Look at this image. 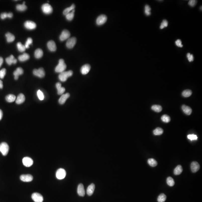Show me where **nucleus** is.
<instances>
[{
    "label": "nucleus",
    "instance_id": "obj_43",
    "mask_svg": "<svg viewBox=\"0 0 202 202\" xmlns=\"http://www.w3.org/2000/svg\"><path fill=\"white\" fill-rule=\"evenodd\" d=\"M168 26V22L166 20H164L162 22L160 26V29H161L167 27Z\"/></svg>",
    "mask_w": 202,
    "mask_h": 202
},
{
    "label": "nucleus",
    "instance_id": "obj_35",
    "mask_svg": "<svg viewBox=\"0 0 202 202\" xmlns=\"http://www.w3.org/2000/svg\"><path fill=\"white\" fill-rule=\"evenodd\" d=\"M152 109L157 112H160L162 110V107L159 105H154L152 106Z\"/></svg>",
    "mask_w": 202,
    "mask_h": 202
},
{
    "label": "nucleus",
    "instance_id": "obj_54",
    "mask_svg": "<svg viewBox=\"0 0 202 202\" xmlns=\"http://www.w3.org/2000/svg\"><path fill=\"white\" fill-rule=\"evenodd\" d=\"M200 10H202V6H201V7H200Z\"/></svg>",
    "mask_w": 202,
    "mask_h": 202
},
{
    "label": "nucleus",
    "instance_id": "obj_25",
    "mask_svg": "<svg viewBox=\"0 0 202 202\" xmlns=\"http://www.w3.org/2000/svg\"><path fill=\"white\" fill-rule=\"evenodd\" d=\"M7 41L8 42L10 43L13 42L15 39V37L12 33L8 32L5 35Z\"/></svg>",
    "mask_w": 202,
    "mask_h": 202
},
{
    "label": "nucleus",
    "instance_id": "obj_45",
    "mask_svg": "<svg viewBox=\"0 0 202 202\" xmlns=\"http://www.w3.org/2000/svg\"><path fill=\"white\" fill-rule=\"evenodd\" d=\"M33 42V40L31 38H29L27 39L25 44V46L26 49L29 48V45L32 44Z\"/></svg>",
    "mask_w": 202,
    "mask_h": 202
},
{
    "label": "nucleus",
    "instance_id": "obj_40",
    "mask_svg": "<svg viewBox=\"0 0 202 202\" xmlns=\"http://www.w3.org/2000/svg\"><path fill=\"white\" fill-rule=\"evenodd\" d=\"M162 121L164 122H169L171 121V118L169 116L167 115H162L161 117Z\"/></svg>",
    "mask_w": 202,
    "mask_h": 202
},
{
    "label": "nucleus",
    "instance_id": "obj_17",
    "mask_svg": "<svg viewBox=\"0 0 202 202\" xmlns=\"http://www.w3.org/2000/svg\"><path fill=\"white\" fill-rule=\"evenodd\" d=\"M77 192L78 195L81 196H84L85 195V190L84 185L82 184H80L78 187Z\"/></svg>",
    "mask_w": 202,
    "mask_h": 202
},
{
    "label": "nucleus",
    "instance_id": "obj_52",
    "mask_svg": "<svg viewBox=\"0 0 202 202\" xmlns=\"http://www.w3.org/2000/svg\"><path fill=\"white\" fill-rule=\"evenodd\" d=\"M3 116V112L0 109V121L1 120Z\"/></svg>",
    "mask_w": 202,
    "mask_h": 202
},
{
    "label": "nucleus",
    "instance_id": "obj_29",
    "mask_svg": "<svg viewBox=\"0 0 202 202\" xmlns=\"http://www.w3.org/2000/svg\"><path fill=\"white\" fill-rule=\"evenodd\" d=\"M5 99L9 103H12L14 102L16 99V96L13 94H9L5 97Z\"/></svg>",
    "mask_w": 202,
    "mask_h": 202
},
{
    "label": "nucleus",
    "instance_id": "obj_31",
    "mask_svg": "<svg viewBox=\"0 0 202 202\" xmlns=\"http://www.w3.org/2000/svg\"><path fill=\"white\" fill-rule=\"evenodd\" d=\"M75 8V5L74 4H72L71 7L67 8L64 10L63 12V14L65 16H66L68 14L70 13L71 11H72L73 10H74Z\"/></svg>",
    "mask_w": 202,
    "mask_h": 202
},
{
    "label": "nucleus",
    "instance_id": "obj_30",
    "mask_svg": "<svg viewBox=\"0 0 202 202\" xmlns=\"http://www.w3.org/2000/svg\"><path fill=\"white\" fill-rule=\"evenodd\" d=\"M13 16V15L12 13H2L1 14V18L2 19L4 20L7 18H12Z\"/></svg>",
    "mask_w": 202,
    "mask_h": 202
},
{
    "label": "nucleus",
    "instance_id": "obj_14",
    "mask_svg": "<svg viewBox=\"0 0 202 202\" xmlns=\"http://www.w3.org/2000/svg\"><path fill=\"white\" fill-rule=\"evenodd\" d=\"M191 171L193 173H196L199 170L200 165L196 161H193L192 162L190 165Z\"/></svg>",
    "mask_w": 202,
    "mask_h": 202
},
{
    "label": "nucleus",
    "instance_id": "obj_9",
    "mask_svg": "<svg viewBox=\"0 0 202 202\" xmlns=\"http://www.w3.org/2000/svg\"><path fill=\"white\" fill-rule=\"evenodd\" d=\"M23 164L25 167H30L33 164V161L32 159L29 157H25L22 160Z\"/></svg>",
    "mask_w": 202,
    "mask_h": 202
},
{
    "label": "nucleus",
    "instance_id": "obj_12",
    "mask_svg": "<svg viewBox=\"0 0 202 202\" xmlns=\"http://www.w3.org/2000/svg\"><path fill=\"white\" fill-rule=\"evenodd\" d=\"M107 20V17L104 15H101L99 16L97 19V24L99 26L103 25L106 23Z\"/></svg>",
    "mask_w": 202,
    "mask_h": 202
},
{
    "label": "nucleus",
    "instance_id": "obj_24",
    "mask_svg": "<svg viewBox=\"0 0 202 202\" xmlns=\"http://www.w3.org/2000/svg\"><path fill=\"white\" fill-rule=\"evenodd\" d=\"M25 100V96L23 94H20L17 97L16 100V103L17 104H20L23 103Z\"/></svg>",
    "mask_w": 202,
    "mask_h": 202
},
{
    "label": "nucleus",
    "instance_id": "obj_49",
    "mask_svg": "<svg viewBox=\"0 0 202 202\" xmlns=\"http://www.w3.org/2000/svg\"><path fill=\"white\" fill-rule=\"evenodd\" d=\"M187 59L188 61L190 62L193 61L194 60V57H193V55L192 54H191L190 53H188L187 54Z\"/></svg>",
    "mask_w": 202,
    "mask_h": 202
},
{
    "label": "nucleus",
    "instance_id": "obj_22",
    "mask_svg": "<svg viewBox=\"0 0 202 202\" xmlns=\"http://www.w3.org/2000/svg\"><path fill=\"white\" fill-rule=\"evenodd\" d=\"M95 186L94 184L92 183L89 185L87 189V193L88 195L91 196L93 195L95 190Z\"/></svg>",
    "mask_w": 202,
    "mask_h": 202
},
{
    "label": "nucleus",
    "instance_id": "obj_46",
    "mask_svg": "<svg viewBox=\"0 0 202 202\" xmlns=\"http://www.w3.org/2000/svg\"><path fill=\"white\" fill-rule=\"evenodd\" d=\"M6 74V69L5 68L2 69L0 71V78L3 79L4 78Z\"/></svg>",
    "mask_w": 202,
    "mask_h": 202
},
{
    "label": "nucleus",
    "instance_id": "obj_13",
    "mask_svg": "<svg viewBox=\"0 0 202 202\" xmlns=\"http://www.w3.org/2000/svg\"><path fill=\"white\" fill-rule=\"evenodd\" d=\"M20 179L23 182H30L33 180V177L31 174H23L20 176Z\"/></svg>",
    "mask_w": 202,
    "mask_h": 202
},
{
    "label": "nucleus",
    "instance_id": "obj_41",
    "mask_svg": "<svg viewBox=\"0 0 202 202\" xmlns=\"http://www.w3.org/2000/svg\"><path fill=\"white\" fill-rule=\"evenodd\" d=\"M167 183L168 185L170 186H173L175 184L173 179L171 177H169L167 178Z\"/></svg>",
    "mask_w": 202,
    "mask_h": 202
},
{
    "label": "nucleus",
    "instance_id": "obj_27",
    "mask_svg": "<svg viewBox=\"0 0 202 202\" xmlns=\"http://www.w3.org/2000/svg\"><path fill=\"white\" fill-rule=\"evenodd\" d=\"M43 55V52L41 49H37L35 51V56L36 58H40Z\"/></svg>",
    "mask_w": 202,
    "mask_h": 202
},
{
    "label": "nucleus",
    "instance_id": "obj_15",
    "mask_svg": "<svg viewBox=\"0 0 202 202\" xmlns=\"http://www.w3.org/2000/svg\"><path fill=\"white\" fill-rule=\"evenodd\" d=\"M91 69V66L89 64L84 65L81 68V72L83 75H85L89 73Z\"/></svg>",
    "mask_w": 202,
    "mask_h": 202
},
{
    "label": "nucleus",
    "instance_id": "obj_20",
    "mask_svg": "<svg viewBox=\"0 0 202 202\" xmlns=\"http://www.w3.org/2000/svg\"><path fill=\"white\" fill-rule=\"evenodd\" d=\"M70 95L69 93H67L65 94H62L58 100L59 103L61 104H64L66 100L69 98Z\"/></svg>",
    "mask_w": 202,
    "mask_h": 202
},
{
    "label": "nucleus",
    "instance_id": "obj_2",
    "mask_svg": "<svg viewBox=\"0 0 202 202\" xmlns=\"http://www.w3.org/2000/svg\"><path fill=\"white\" fill-rule=\"evenodd\" d=\"M66 64L65 63L64 61L62 59H60L59 61L58 65L55 67V71L57 73H61L64 71L66 69Z\"/></svg>",
    "mask_w": 202,
    "mask_h": 202
},
{
    "label": "nucleus",
    "instance_id": "obj_47",
    "mask_svg": "<svg viewBox=\"0 0 202 202\" xmlns=\"http://www.w3.org/2000/svg\"><path fill=\"white\" fill-rule=\"evenodd\" d=\"M187 138L190 140V141H194L198 139L197 136L195 134H189L187 136Z\"/></svg>",
    "mask_w": 202,
    "mask_h": 202
},
{
    "label": "nucleus",
    "instance_id": "obj_8",
    "mask_svg": "<svg viewBox=\"0 0 202 202\" xmlns=\"http://www.w3.org/2000/svg\"><path fill=\"white\" fill-rule=\"evenodd\" d=\"M77 39L75 37H72L68 39L66 42V46L69 49L72 48L76 44Z\"/></svg>",
    "mask_w": 202,
    "mask_h": 202
},
{
    "label": "nucleus",
    "instance_id": "obj_10",
    "mask_svg": "<svg viewBox=\"0 0 202 202\" xmlns=\"http://www.w3.org/2000/svg\"><path fill=\"white\" fill-rule=\"evenodd\" d=\"M24 26L26 29L29 30H33L35 29L36 24L35 22L31 21H27L24 23Z\"/></svg>",
    "mask_w": 202,
    "mask_h": 202
},
{
    "label": "nucleus",
    "instance_id": "obj_39",
    "mask_svg": "<svg viewBox=\"0 0 202 202\" xmlns=\"http://www.w3.org/2000/svg\"><path fill=\"white\" fill-rule=\"evenodd\" d=\"M17 47L18 50L20 52H23L25 51L26 48L25 46L23 45L20 42H19L17 43Z\"/></svg>",
    "mask_w": 202,
    "mask_h": 202
},
{
    "label": "nucleus",
    "instance_id": "obj_33",
    "mask_svg": "<svg viewBox=\"0 0 202 202\" xmlns=\"http://www.w3.org/2000/svg\"><path fill=\"white\" fill-rule=\"evenodd\" d=\"M163 130L160 127H157L153 131V133L155 135L159 136L162 134L163 133Z\"/></svg>",
    "mask_w": 202,
    "mask_h": 202
},
{
    "label": "nucleus",
    "instance_id": "obj_7",
    "mask_svg": "<svg viewBox=\"0 0 202 202\" xmlns=\"http://www.w3.org/2000/svg\"><path fill=\"white\" fill-rule=\"evenodd\" d=\"M32 198L33 201L35 202L43 201V197L41 194L35 192L33 193L32 195Z\"/></svg>",
    "mask_w": 202,
    "mask_h": 202
},
{
    "label": "nucleus",
    "instance_id": "obj_4",
    "mask_svg": "<svg viewBox=\"0 0 202 202\" xmlns=\"http://www.w3.org/2000/svg\"><path fill=\"white\" fill-rule=\"evenodd\" d=\"M42 10L43 13L46 14H50L53 11L52 7L48 4H45L43 5L42 7Z\"/></svg>",
    "mask_w": 202,
    "mask_h": 202
},
{
    "label": "nucleus",
    "instance_id": "obj_3",
    "mask_svg": "<svg viewBox=\"0 0 202 202\" xmlns=\"http://www.w3.org/2000/svg\"><path fill=\"white\" fill-rule=\"evenodd\" d=\"M9 146L6 142H2L0 144V152L3 156H6L8 154L9 151Z\"/></svg>",
    "mask_w": 202,
    "mask_h": 202
},
{
    "label": "nucleus",
    "instance_id": "obj_42",
    "mask_svg": "<svg viewBox=\"0 0 202 202\" xmlns=\"http://www.w3.org/2000/svg\"><path fill=\"white\" fill-rule=\"evenodd\" d=\"M166 196L164 193H161L158 196L157 201L158 202H164L166 199Z\"/></svg>",
    "mask_w": 202,
    "mask_h": 202
},
{
    "label": "nucleus",
    "instance_id": "obj_11",
    "mask_svg": "<svg viewBox=\"0 0 202 202\" xmlns=\"http://www.w3.org/2000/svg\"><path fill=\"white\" fill-rule=\"evenodd\" d=\"M71 36L70 32L67 30L62 31L60 36V39L61 41H64L68 39H69Z\"/></svg>",
    "mask_w": 202,
    "mask_h": 202
},
{
    "label": "nucleus",
    "instance_id": "obj_32",
    "mask_svg": "<svg viewBox=\"0 0 202 202\" xmlns=\"http://www.w3.org/2000/svg\"><path fill=\"white\" fill-rule=\"evenodd\" d=\"M16 9L17 10L20 11H25L27 9V7L25 4H18L16 6Z\"/></svg>",
    "mask_w": 202,
    "mask_h": 202
},
{
    "label": "nucleus",
    "instance_id": "obj_23",
    "mask_svg": "<svg viewBox=\"0 0 202 202\" xmlns=\"http://www.w3.org/2000/svg\"><path fill=\"white\" fill-rule=\"evenodd\" d=\"M182 109L183 112L186 114L187 115H189L192 112V109L190 107L186 106L185 105H183L182 107Z\"/></svg>",
    "mask_w": 202,
    "mask_h": 202
},
{
    "label": "nucleus",
    "instance_id": "obj_5",
    "mask_svg": "<svg viewBox=\"0 0 202 202\" xmlns=\"http://www.w3.org/2000/svg\"><path fill=\"white\" fill-rule=\"evenodd\" d=\"M66 174V171L64 169L62 168H59L56 172V177L59 180L63 179L65 177Z\"/></svg>",
    "mask_w": 202,
    "mask_h": 202
},
{
    "label": "nucleus",
    "instance_id": "obj_28",
    "mask_svg": "<svg viewBox=\"0 0 202 202\" xmlns=\"http://www.w3.org/2000/svg\"><path fill=\"white\" fill-rule=\"evenodd\" d=\"M183 171V168L181 165H178L176 167L174 171V173L175 175H179L181 174Z\"/></svg>",
    "mask_w": 202,
    "mask_h": 202
},
{
    "label": "nucleus",
    "instance_id": "obj_50",
    "mask_svg": "<svg viewBox=\"0 0 202 202\" xmlns=\"http://www.w3.org/2000/svg\"><path fill=\"white\" fill-rule=\"evenodd\" d=\"M175 44H176L177 46L180 47V48L183 47V45L182 44V41L180 39H177V40H176V42H175Z\"/></svg>",
    "mask_w": 202,
    "mask_h": 202
},
{
    "label": "nucleus",
    "instance_id": "obj_21",
    "mask_svg": "<svg viewBox=\"0 0 202 202\" xmlns=\"http://www.w3.org/2000/svg\"><path fill=\"white\" fill-rule=\"evenodd\" d=\"M56 87L57 90V94L59 95H62L65 91V88L61 87V84L60 82L56 84Z\"/></svg>",
    "mask_w": 202,
    "mask_h": 202
},
{
    "label": "nucleus",
    "instance_id": "obj_6",
    "mask_svg": "<svg viewBox=\"0 0 202 202\" xmlns=\"http://www.w3.org/2000/svg\"><path fill=\"white\" fill-rule=\"evenodd\" d=\"M33 74L35 76L40 78L44 77L45 74L44 69L42 68H40L38 69H34L33 71Z\"/></svg>",
    "mask_w": 202,
    "mask_h": 202
},
{
    "label": "nucleus",
    "instance_id": "obj_36",
    "mask_svg": "<svg viewBox=\"0 0 202 202\" xmlns=\"http://www.w3.org/2000/svg\"><path fill=\"white\" fill-rule=\"evenodd\" d=\"M192 94V91L190 90H186L183 91L182 93L183 96L184 97H188L190 96Z\"/></svg>",
    "mask_w": 202,
    "mask_h": 202
},
{
    "label": "nucleus",
    "instance_id": "obj_51",
    "mask_svg": "<svg viewBox=\"0 0 202 202\" xmlns=\"http://www.w3.org/2000/svg\"><path fill=\"white\" fill-rule=\"evenodd\" d=\"M3 62H4V59H3V58L2 57H0V68L2 65Z\"/></svg>",
    "mask_w": 202,
    "mask_h": 202
},
{
    "label": "nucleus",
    "instance_id": "obj_44",
    "mask_svg": "<svg viewBox=\"0 0 202 202\" xmlns=\"http://www.w3.org/2000/svg\"><path fill=\"white\" fill-rule=\"evenodd\" d=\"M37 96L38 97L39 99L40 100H43L44 99V96L43 93L40 90H39L37 91Z\"/></svg>",
    "mask_w": 202,
    "mask_h": 202
},
{
    "label": "nucleus",
    "instance_id": "obj_48",
    "mask_svg": "<svg viewBox=\"0 0 202 202\" xmlns=\"http://www.w3.org/2000/svg\"><path fill=\"white\" fill-rule=\"evenodd\" d=\"M197 2V1H195V0H190L188 2V5L190 7H193L196 5Z\"/></svg>",
    "mask_w": 202,
    "mask_h": 202
},
{
    "label": "nucleus",
    "instance_id": "obj_16",
    "mask_svg": "<svg viewBox=\"0 0 202 202\" xmlns=\"http://www.w3.org/2000/svg\"><path fill=\"white\" fill-rule=\"evenodd\" d=\"M48 48L51 51H55L57 49V46L55 42L53 40H50L47 43Z\"/></svg>",
    "mask_w": 202,
    "mask_h": 202
},
{
    "label": "nucleus",
    "instance_id": "obj_53",
    "mask_svg": "<svg viewBox=\"0 0 202 202\" xmlns=\"http://www.w3.org/2000/svg\"><path fill=\"white\" fill-rule=\"evenodd\" d=\"M3 88V82L0 80V89H2Z\"/></svg>",
    "mask_w": 202,
    "mask_h": 202
},
{
    "label": "nucleus",
    "instance_id": "obj_1",
    "mask_svg": "<svg viewBox=\"0 0 202 202\" xmlns=\"http://www.w3.org/2000/svg\"><path fill=\"white\" fill-rule=\"evenodd\" d=\"M73 72L72 71H64L60 73L58 76L60 80L62 82H65L68 80V78L71 77L73 75Z\"/></svg>",
    "mask_w": 202,
    "mask_h": 202
},
{
    "label": "nucleus",
    "instance_id": "obj_18",
    "mask_svg": "<svg viewBox=\"0 0 202 202\" xmlns=\"http://www.w3.org/2000/svg\"><path fill=\"white\" fill-rule=\"evenodd\" d=\"M24 71L23 69L21 68H18L14 72V79L15 80H17L19 78V75H21L23 74Z\"/></svg>",
    "mask_w": 202,
    "mask_h": 202
},
{
    "label": "nucleus",
    "instance_id": "obj_34",
    "mask_svg": "<svg viewBox=\"0 0 202 202\" xmlns=\"http://www.w3.org/2000/svg\"><path fill=\"white\" fill-rule=\"evenodd\" d=\"M148 162L149 165L152 167H156L158 164L157 162L154 158H150L148 160Z\"/></svg>",
    "mask_w": 202,
    "mask_h": 202
},
{
    "label": "nucleus",
    "instance_id": "obj_26",
    "mask_svg": "<svg viewBox=\"0 0 202 202\" xmlns=\"http://www.w3.org/2000/svg\"><path fill=\"white\" fill-rule=\"evenodd\" d=\"M30 58V56L27 53H24L19 56L18 58L19 60L20 61H24L29 60Z\"/></svg>",
    "mask_w": 202,
    "mask_h": 202
},
{
    "label": "nucleus",
    "instance_id": "obj_38",
    "mask_svg": "<svg viewBox=\"0 0 202 202\" xmlns=\"http://www.w3.org/2000/svg\"><path fill=\"white\" fill-rule=\"evenodd\" d=\"M75 10H73L71 12H70L68 14L65 16H66V18L68 20L71 21L73 19L74 16V13Z\"/></svg>",
    "mask_w": 202,
    "mask_h": 202
},
{
    "label": "nucleus",
    "instance_id": "obj_37",
    "mask_svg": "<svg viewBox=\"0 0 202 202\" xmlns=\"http://www.w3.org/2000/svg\"><path fill=\"white\" fill-rule=\"evenodd\" d=\"M151 7L149 5H146L145 7V14L146 16H150L151 15Z\"/></svg>",
    "mask_w": 202,
    "mask_h": 202
},
{
    "label": "nucleus",
    "instance_id": "obj_19",
    "mask_svg": "<svg viewBox=\"0 0 202 202\" xmlns=\"http://www.w3.org/2000/svg\"><path fill=\"white\" fill-rule=\"evenodd\" d=\"M6 61L9 65H11L12 64H16L17 61L14 56L11 55L10 57L6 58Z\"/></svg>",
    "mask_w": 202,
    "mask_h": 202
}]
</instances>
